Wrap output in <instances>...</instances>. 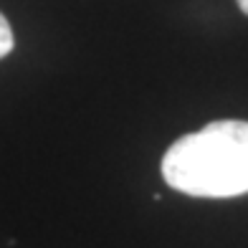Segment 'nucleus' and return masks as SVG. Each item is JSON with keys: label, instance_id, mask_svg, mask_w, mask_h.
<instances>
[{"label": "nucleus", "instance_id": "1", "mask_svg": "<svg viewBox=\"0 0 248 248\" xmlns=\"http://www.w3.org/2000/svg\"><path fill=\"white\" fill-rule=\"evenodd\" d=\"M162 177L193 198H235L248 193V122L220 119L185 134L162 157Z\"/></svg>", "mask_w": 248, "mask_h": 248}, {"label": "nucleus", "instance_id": "2", "mask_svg": "<svg viewBox=\"0 0 248 248\" xmlns=\"http://www.w3.org/2000/svg\"><path fill=\"white\" fill-rule=\"evenodd\" d=\"M16 46V38H13V28H10L8 18L0 13V59H5V56L13 51Z\"/></svg>", "mask_w": 248, "mask_h": 248}, {"label": "nucleus", "instance_id": "3", "mask_svg": "<svg viewBox=\"0 0 248 248\" xmlns=\"http://www.w3.org/2000/svg\"><path fill=\"white\" fill-rule=\"evenodd\" d=\"M238 5H241V10L248 16V0H238Z\"/></svg>", "mask_w": 248, "mask_h": 248}]
</instances>
